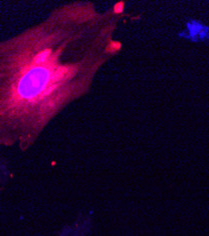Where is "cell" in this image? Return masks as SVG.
I'll return each mask as SVG.
<instances>
[{"mask_svg": "<svg viewBox=\"0 0 209 236\" xmlns=\"http://www.w3.org/2000/svg\"><path fill=\"white\" fill-rule=\"evenodd\" d=\"M75 68L73 66H59L54 71L52 76V82L56 84L57 82H62L70 80L75 74Z\"/></svg>", "mask_w": 209, "mask_h": 236, "instance_id": "obj_1", "label": "cell"}, {"mask_svg": "<svg viewBox=\"0 0 209 236\" xmlns=\"http://www.w3.org/2000/svg\"><path fill=\"white\" fill-rule=\"evenodd\" d=\"M204 28V25H198L197 22H192V24H188V26L187 27V30H189V36L192 37L193 39H197L199 36L203 38L202 31H200V29L202 30Z\"/></svg>", "mask_w": 209, "mask_h": 236, "instance_id": "obj_2", "label": "cell"}, {"mask_svg": "<svg viewBox=\"0 0 209 236\" xmlns=\"http://www.w3.org/2000/svg\"><path fill=\"white\" fill-rule=\"evenodd\" d=\"M50 54H51V50L50 49H46V50H43V51L40 52L33 59V64H43V62L46 61V60L48 59V57L50 56Z\"/></svg>", "mask_w": 209, "mask_h": 236, "instance_id": "obj_3", "label": "cell"}, {"mask_svg": "<svg viewBox=\"0 0 209 236\" xmlns=\"http://www.w3.org/2000/svg\"><path fill=\"white\" fill-rule=\"evenodd\" d=\"M58 87V84H52L51 86H49L48 88H46L45 91L43 92V93L41 96V98H43L44 97L48 96V94H50L51 93H53L54 91H55Z\"/></svg>", "mask_w": 209, "mask_h": 236, "instance_id": "obj_4", "label": "cell"}, {"mask_svg": "<svg viewBox=\"0 0 209 236\" xmlns=\"http://www.w3.org/2000/svg\"><path fill=\"white\" fill-rule=\"evenodd\" d=\"M120 46H121V44H119V43H111L109 45H108V47H107V50L108 51H116V50H118L119 48H120Z\"/></svg>", "mask_w": 209, "mask_h": 236, "instance_id": "obj_5", "label": "cell"}, {"mask_svg": "<svg viewBox=\"0 0 209 236\" xmlns=\"http://www.w3.org/2000/svg\"><path fill=\"white\" fill-rule=\"evenodd\" d=\"M122 10H123V3L122 2H119L114 6V11L115 12H117V13L122 12Z\"/></svg>", "mask_w": 209, "mask_h": 236, "instance_id": "obj_6", "label": "cell"}]
</instances>
